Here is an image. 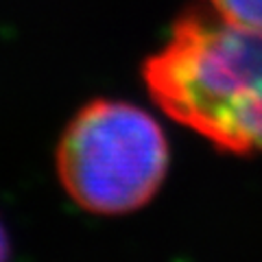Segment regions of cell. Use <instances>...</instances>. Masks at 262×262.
<instances>
[{"mask_svg": "<svg viewBox=\"0 0 262 262\" xmlns=\"http://www.w3.org/2000/svg\"><path fill=\"white\" fill-rule=\"evenodd\" d=\"M166 131L149 110L122 98H94L63 127L55 173L77 208L98 216L142 210L168 175Z\"/></svg>", "mask_w": 262, "mask_h": 262, "instance_id": "obj_2", "label": "cell"}, {"mask_svg": "<svg viewBox=\"0 0 262 262\" xmlns=\"http://www.w3.org/2000/svg\"><path fill=\"white\" fill-rule=\"evenodd\" d=\"M153 103L214 149L262 155V33L190 7L142 66Z\"/></svg>", "mask_w": 262, "mask_h": 262, "instance_id": "obj_1", "label": "cell"}, {"mask_svg": "<svg viewBox=\"0 0 262 262\" xmlns=\"http://www.w3.org/2000/svg\"><path fill=\"white\" fill-rule=\"evenodd\" d=\"M9 251H11L9 236H7V229L0 223V262H9Z\"/></svg>", "mask_w": 262, "mask_h": 262, "instance_id": "obj_4", "label": "cell"}, {"mask_svg": "<svg viewBox=\"0 0 262 262\" xmlns=\"http://www.w3.org/2000/svg\"><path fill=\"white\" fill-rule=\"evenodd\" d=\"M196 7L232 29L262 33V0H196Z\"/></svg>", "mask_w": 262, "mask_h": 262, "instance_id": "obj_3", "label": "cell"}]
</instances>
